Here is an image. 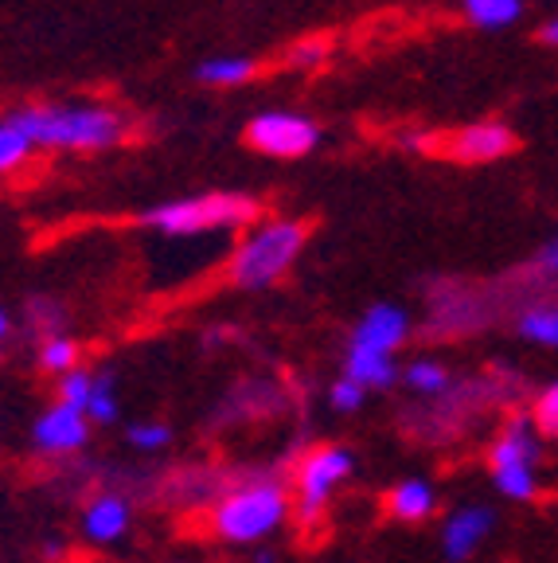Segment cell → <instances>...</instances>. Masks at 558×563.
Instances as JSON below:
<instances>
[{
    "instance_id": "1",
    "label": "cell",
    "mask_w": 558,
    "mask_h": 563,
    "mask_svg": "<svg viewBox=\"0 0 558 563\" xmlns=\"http://www.w3.org/2000/svg\"><path fill=\"white\" fill-rule=\"evenodd\" d=\"M9 122L47 150H110L125 137V122L102 106H27Z\"/></svg>"
},
{
    "instance_id": "2",
    "label": "cell",
    "mask_w": 558,
    "mask_h": 563,
    "mask_svg": "<svg viewBox=\"0 0 558 563\" xmlns=\"http://www.w3.org/2000/svg\"><path fill=\"white\" fill-rule=\"evenodd\" d=\"M289 489L270 477H254L235 489H227L211 505V537L227 540V544H258L274 537L289 517Z\"/></svg>"
},
{
    "instance_id": "3",
    "label": "cell",
    "mask_w": 558,
    "mask_h": 563,
    "mask_svg": "<svg viewBox=\"0 0 558 563\" xmlns=\"http://www.w3.org/2000/svg\"><path fill=\"white\" fill-rule=\"evenodd\" d=\"M305 239H309V223H297V220L263 223L231 255L227 266L231 286H238V290H266V286H274L297 263Z\"/></svg>"
},
{
    "instance_id": "4",
    "label": "cell",
    "mask_w": 558,
    "mask_h": 563,
    "mask_svg": "<svg viewBox=\"0 0 558 563\" xmlns=\"http://www.w3.org/2000/svg\"><path fill=\"white\" fill-rule=\"evenodd\" d=\"M258 200L243 192H208V196H188V200L160 203V208L145 211L141 223L160 235H208V231H235L258 220Z\"/></svg>"
},
{
    "instance_id": "5",
    "label": "cell",
    "mask_w": 558,
    "mask_h": 563,
    "mask_svg": "<svg viewBox=\"0 0 558 563\" xmlns=\"http://www.w3.org/2000/svg\"><path fill=\"white\" fill-rule=\"evenodd\" d=\"M356 470V457L344 446H313L301 462H297V497L289 505L297 520L305 528L321 525L324 509H328L332 493L341 489Z\"/></svg>"
},
{
    "instance_id": "6",
    "label": "cell",
    "mask_w": 558,
    "mask_h": 563,
    "mask_svg": "<svg viewBox=\"0 0 558 563\" xmlns=\"http://www.w3.org/2000/svg\"><path fill=\"white\" fill-rule=\"evenodd\" d=\"M321 130L301 114H258L246 125V145L266 157H305L316 150Z\"/></svg>"
},
{
    "instance_id": "7",
    "label": "cell",
    "mask_w": 558,
    "mask_h": 563,
    "mask_svg": "<svg viewBox=\"0 0 558 563\" xmlns=\"http://www.w3.org/2000/svg\"><path fill=\"white\" fill-rule=\"evenodd\" d=\"M429 145H437L442 157L465 161V165H484V161H500L515 150V133L500 122H480L465 125V130L449 133V137H434Z\"/></svg>"
},
{
    "instance_id": "8",
    "label": "cell",
    "mask_w": 558,
    "mask_h": 563,
    "mask_svg": "<svg viewBox=\"0 0 558 563\" xmlns=\"http://www.w3.org/2000/svg\"><path fill=\"white\" fill-rule=\"evenodd\" d=\"M492 528H496V512H492L489 505H465V509H457L442 528L445 560H449V563L472 560V555H477V548L492 537Z\"/></svg>"
},
{
    "instance_id": "9",
    "label": "cell",
    "mask_w": 558,
    "mask_h": 563,
    "mask_svg": "<svg viewBox=\"0 0 558 563\" xmlns=\"http://www.w3.org/2000/svg\"><path fill=\"white\" fill-rule=\"evenodd\" d=\"M35 446L44 454H75L90 442V422L82 411H70L63 404H52L32 427Z\"/></svg>"
},
{
    "instance_id": "10",
    "label": "cell",
    "mask_w": 558,
    "mask_h": 563,
    "mask_svg": "<svg viewBox=\"0 0 558 563\" xmlns=\"http://www.w3.org/2000/svg\"><path fill=\"white\" fill-rule=\"evenodd\" d=\"M406 333H411V321H406V313L399 306H371L356 325V333H351V344L394 356V349H402Z\"/></svg>"
},
{
    "instance_id": "11",
    "label": "cell",
    "mask_w": 558,
    "mask_h": 563,
    "mask_svg": "<svg viewBox=\"0 0 558 563\" xmlns=\"http://www.w3.org/2000/svg\"><path fill=\"white\" fill-rule=\"evenodd\" d=\"M133 509L122 493H98L90 497V505L82 509V532H87L94 544H114L130 532Z\"/></svg>"
},
{
    "instance_id": "12",
    "label": "cell",
    "mask_w": 558,
    "mask_h": 563,
    "mask_svg": "<svg viewBox=\"0 0 558 563\" xmlns=\"http://www.w3.org/2000/svg\"><path fill=\"white\" fill-rule=\"evenodd\" d=\"M543 462V446L527 419H512L489 450V470H535Z\"/></svg>"
},
{
    "instance_id": "13",
    "label": "cell",
    "mask_w": 558,
    "mask_h": 563,
    "mask_svg": "<svg viewBox=\"0 0 558 563\" xmlns=\"http://www.w3.org/2000/svg\"><path fill=\"white\" fill-rule=\"evenodd\" d=\"M383 509L391 520H402V525H422V520L434 517L437 489L429 482H422V477H406V482H399L383 497Z\"/></svg>"
},
{
    "instance_id": "14",
    "label": "cell",
    "mask_w": 558,
    "mask_h": 563,
    "mask_svg": "<svg viewBox=\"0 0 558 563\" xmlns=\"http://www.w3.org/2000/svg\"><path fill=\"white\" fill-rule=\"evenodd\" d=\"M344 376L351 379V384H359L364 391H383V387H391L394 379H399V364H394L391 352H376V349H359V344H351L348 356H344Z\"/></svg>"
},
{
    "instance_id": "15",
    "label": "cell",
    "mask_w": 558,
    "mask_h": 563,
    "mask_svg": "<svg viewBox=\"0 0 558 563\" xmlns=\"http://www.w3.org/2000/svg\"><path fill=\"white\" fill-rule=\"evenodd\" d=\"M515 333L532 344H543V349H555L558 344V309L550 301H535L520 313L515 321Z\"/></svg>"
},
{
    "instance_id": "16",
    "label": "cell",
    "mask_w": 558,
    "mask_h": 563,
    "mask_svg": "<svg viewBox=\"0 0 558 563\" xmlns=\"http://www.w3.org/2000/svg\"><path fill=\"white\" fill-rule=\"evenodd\" d=\"M254 59H243V55H219V59L200 63L196 79L208 82V87H238L254 75Z\"/></svg>"
},
{
    "instance_id": "17",
    "label": "cell",
    "mask_w": 558,
    "mask_h": 563,
    "mask_svg": "<svg viewBox=\"0 0 558 563\" xmlns=\"http://www.w3.org/2000/svg\"><path fill=\"white\" fill-rule=\"evenodd\" d=\"M118 411H122V404H118V384L110 372H102V376L90 379V399H87V422H98V427H110V422H118Z\"/></svg>"
},
{
    "instance_id": "18",
    "label": "cell",
    "mask_w": 558,
    "mask_h": 563,
    "mask_svg": "<svg viewBox=\"0 0 558 563\" xmlns=\"http://www.w3.org/2000/svg\"><path fill=\"white\" fill-rule=\"evenodd\" d=\"M465 16L480 27H507L524 16V0H465Z\"/></svg>"
},
{
    "instance_id": "19",
    "label": "cell",
    "mask_w": 558,
    "mask_h": 563,
    "mask_svg": "<svg viewBox=\"0 0 558 563\" xmlns=\"http://www.w3.org/2000/svg\"><path fill=\"white\" fill-rule=\"evenodd\" d=\"M402 379H406V387L418 391V396H442V391H449V384H454L449 368L437 361H414L411 368L402 372Z\"/></svg>"
},
{
    "instance_id": "20",
    "label": "cell",
    "mask_w": 558,
    "mask_h": 563,
    "mask_svg": "<svg viewBox=\"0 0 558 563\" xmlns=\"http://www.w3.org/2000/svg\"><path fill=\"white\" fill-rule=\"evenodd\" d=\"M527 427H532L539 439H555L558 434V384H547L535 396L532 415H527Z\"/></svg>"
},
{
    "instance_id": "21",
    "label": "cell",
    "mask_w": 558,
    "mask_h": 563,
    "mask_svg": "<svg viewBox=\"0 0 558 563\" xmlns=\"http://www.w3.org/2000/svg\"><path fill=\"white\" fill-rule=\"evenodd\" d=\"M40 364H44L47 372H59V376H67L70 368H79V341H70L67 333L47 336L44 349H40Z\"/></svg>"
},
{
    "instance_id": "22",
    "label": "cell",
    "mask_w": 558,
    "mask_h": 563,
    "mask_svg": "<svg viewBox=\"0 0 558 563\" xmlns=\"http://www.w3.org/2000/svg\"><path fill=\"white\" fill-rule=\"evenodd\" d=\"M492 482L512 501H535L539 497V474L535 470H492Z\"/></svg>"
},
{
    "instance_id": "23",
    "label": "cell",
    "mask_w": 558,
    "mask_h": 563,
    "mask_svg": "<svg viewBox=\"0 0 558 563\" xmlns=\"http://www.w3.org/2000/svg\"><path fill=\"white\" fill-rule=\"evenodd\" d=\"M32 153V141L16 130L12 122H0V173H12L20 168Z\"/></svg>"
},
{
    "instance_id": "24",
    "label": "cell",
    "mask_w": 558,
    "mask_h": 563,
    "mask_svg": "<svg viewBox=\"0 0 558 563\" xmlns=\"http://www.w3.org/2000/svg\"><path fill=\"white\" fill-rule=\"evenodd\" d=\"M90 372L82 368H70L67 376H59V404L70 407V411H87V399H90Z\"/></svg>"
},
{
    "instance_id": "25",
    "label": "cell",
    "mask_w": 558,
    "mask_h": 563,
    "mask_svg": "<svg viewBox=\"0 0 558 563\" xmlns=\"http://www.w3.org/2000/svg\"><path fill=\"white\" fill-rule=\"evenodd\" d=\"M125 439H130L133 450H145V454H153V450H165L168 442H172V431H168L165 422H133Z\"/></svg>"
},
{
    "instance_id": "26",
    "label": "cell",
    "mask_w": 558,
    "mask_h": 563,
    "mask_svg": "<svg viewBox=\"0 0 558 563\" xmlns=\"http://www.w3.org/2000/svg\"><path fill=\"white\" fill-rule=\"evenodd\" d=\"M324 55H328V40H321V35H309V40L289 47V63L293 67H321Z\"/></svg>"
},
{
    "instance_id": "27",
    "label": "cell",
    "mask_w": 558,
    "mask_h": 563,
    "mask_svg": "<svg viewBox=\"0 0 558 563\" xmlns=\"http://www.w3.org/2000/svg\"><path fill=\"white\" fill-rule=\"evenodd\" d=\"M364 387L359 384H351L348 376H341L336 379V384L328 387V399H332V407H336V411H359V407H364Z\"/></svg>"
},
{
    "instance_id": "28",
    "label": "cell",
    "mask_w": 558,
    "mask_h": 563,
    "mask_svg": "<svg viewBox=\"0 0 558 563\" xmlns=\"http://www.w3.org/2000/svg\"><path fill=\"white\" fill-rule=\"evenodd\" d=\"M555 40H558V24L547 20V24H543V44H555Z\"/></svg>"
},
{
    "instance_id": "29",
    "label": "cell",
    "mask_w": 558,
    "mask_h": 563,
    "mask_svg": "<svg viewBox=\"0 0 558 563\" xmlns=\"http://www.w3.org/2000/svg\"><path fill=\"white\" fill-rule=\"evenodd\" d=\"M4 336H9V313L0 309V344H4Z\"/></svg>"
},
{
    "instance_id": "30",
    "label": "cell",
    "mask_w": 558,
    "mask_h": 563,
    "mask_svg": "<svg viewBox=\"0 0 558 563\" xmlns=\"http://www.w3.org/2000/svg\"><path fill=\"white\" fill-rule=\"evenodd\" d=\"M254 563H281V560L274 552H258V560H254Z\"/></svg>"
}]
</instances>
